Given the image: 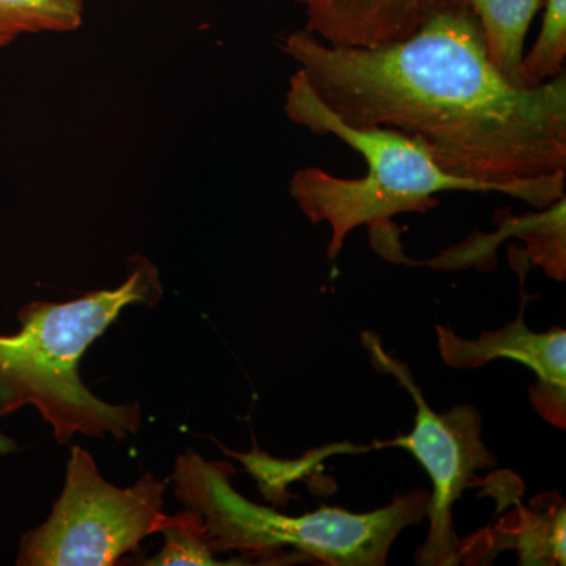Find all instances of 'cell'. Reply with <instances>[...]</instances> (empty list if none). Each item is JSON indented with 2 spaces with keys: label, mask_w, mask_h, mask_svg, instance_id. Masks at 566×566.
Listing matches in <instances>:
<instances>
[{
  "label": "cell",
  "mask_w": 566,
  "mask_h": 566,
  "mask_svg": "<svg viewBox=\"0 0 566 566\" xmlns=\"http://www.w3.org/2000/svg\"><path fill=\"white\" fill-rule=\"evenodd\" d=\"M281 48L348 125L397 129L444 172L539 211L565 197V71L534 88L510 84L465 3L438 0L411 35L379 46H335L301 29Z\"/></svg>",
  "instance_id": "cell-1"
},
{
  "label": "cell",
  "mask_w": 566,
  "mask_h": 566,
  "mask_svg": "<svg viewBox=\"0 0 566 566\" xmlns=\"http://www.w3.org/2000/svg\"><path fill=\"white\" fill-rule=\"evenodd\" d=\"M233 469L191 452L178 458L175 494L202 516L214 553L263 560H304L324 566H382L406 528L428 515L430 493L415 490L368 513L322 506L289 516L245 499L234 490Z\"/></svg>",
  "instance_id": "cell-2"
},
{
  "label": "cell",
  "mask_w": 566,
  "mask_h": 566,
  "mask_svg": "<svg viewBox=\"0 0 566 566\" xmlns=\"http://www.w3.org/2000/svg\"><path fill=\"white\" fill-rule=\"evenodd\" d=\"M159 294L151 266L134 271L122 286L85 294L63 304L22 308L21 331L0 335V415L31 405L51 423L61 444L74 434L117 438L136 433L139 406L99 400L82 382L80 360L123 308Z\"/></svg>",
  "instance_id": "cell-3"
},
{
  "label": "cell",
  "mask_w": 566,
  "mask_h": 566,
  "mask_svg": "<svg viewBox=\"0 0 566 566\" xmlns=\"http://www.w3.org/2000/svg\"><path fill=\"white\" fill-rule=\"evenodd\" d=\"M286 117L318 136H335L367 163L360 178H340L304 167L293 175L290 193L314 223L329 226V260L337 259L354 229L389 226L403 212H427L444 192L501 193L485 182L464 180L444 172L419 142L392 128H357L337 117L315 95L300 70L290 77Z\"/></svg>",
  "instance_id": "cell-4"
},
{
  "label": "cell",
  "mask_w": 566,
  "mask_h": 566,
  "mask_svg": "<svg viewBox=\"0 0 566 566\" xmlns=\"http://www.w3.org/2000/svg\"><path fill=\"white\" fill-rule=\"evenodd\" d=\"M164 490L151 474L125 490L111 485L93 458L74 447L63 493L50 520L22 539L18 565L117 564L142 539L169 526L172 516L164 513Z\"/></svg>",
  "instance_id": "cell-5"
},
{
  "label": "cell",
  "mask_w": 566,
  "mask_h": 566,
  "mask_svg": "<svg viewBox=\"0 0 566 566\" xmlns=\"http://www.w3.org/2000/svg\"><path fill=\"white\" fill-rule=\"evenodd\" d=\"M360 340L370 353L371 364L382 374L392 375L416 403V422L411 433L376 444L408 450L422 464L433 485L427 515L430 528L416 554V564L460 565V538L453 527V505L468 488L474 486L476 472L497 464L482 441V416L468 405L455 406L438 415L424 400L422 389L417 386L409 368L385 352L378 335L364 333Z\"/></svg>",
  "instance_id": "cell-6"
},
{
  "label": "cell",
  "mask_w": 566,
  "mask_h": 566,
  "mask_svg": "<svg viewBox=\"0 0 566 566\" xmlns=\"http://www.w3.org/2000/svg\"><path fill=\"white\" fill-rule=\"evenodd\" d=\"M527 294H521V311L515 322L502 329L482 333L476 338L458 337L450 327L436 326L439 353L457 370L480 368L495 359H512L526 365L536 376L528 390L536 412L558 430L566 427V331L553 327L534 333L526 324Z\"/></svg>",
  "instance_id": "cell-7"
},
{
  "label": "cell",
  "mask_w": 566,
  "mask_h": 566,
  "mask_svg": "<svg viewBox=\"0 0 566 566\" xmlns=\"http://www.w3.org/2000/svg\"><path fill=\"white\" fill-rule=\"evenodd\" d=\"M504 551H515L520 565L566 564V505L558 493H543L531 505L506 513L494 526L460 539L461 564H491Z\"/></svg>",
  "instance_id": "cell-8"
},
{
  "label": "cell",
  "mask_w": 566,
  "mask_h": 566,
  "mask_svg": "<svg viewBox=\"0 0 566 566\" xmlns=\"http://www.w3.org/2000/svg\"><path fill=\"white\" fill-rule=\"evenodd\" d=\"M304 31L335 46L370 48L400 41L419 28L438 0H294Z\"/></svg>",
  "instance_id": "cell-9"
},
{
  "label": "cell",
  "mask_w": 566,
  "mask_h": 566,
  "mask_svg": "<svg viewBox=\"0 0 566 566\" xmlns=\"http://www.w3.org/2000/svg\"><path fill=\"white\" fill-rule=\"evenodd\" d=\"M469 7L482 25L494 69L515 87H523L521 63L531 22L542 0H458Z\"/></svg>",
  "instance_id": "cell-10"
},
{
  "label": "cell",
  "mask_w": 566,
  "mask_h": 566,
  "mask_svg": "<svg viewBox=\"0 0 566 566\" xmlns=\"http://www.w3.org/2000/svg\"><path fill=\"white\" fill-rule=\"evenodd\" d=\"M82 11V0H0V50L31 33L76 31Z\"/></svg>",
  "instance_id": "cell-11"
},
{
  "label": "cell",
  "mask_w": 566,
  "mask_h": 566,
  "mask_svg": "<svg viewBox=\"0 0 566 566\" xmlns=\"http://www.w3.org/2000/svg\"><path fill=\"white\" fill-rule=\"evenodd\" d=\"M566 61V0H546L542 32L521 63L523 87L534 88L564 73Z\"/></svg>",
  "instance_id": "cell-12"
},
{
  "label": "cell",
  "mask_w": 566,
  "mask_h": 566,
  "mask_svg": "<svg viewBox=\"0 0 566 566\" xmlns=\"http://www.w3.org/2000/svg\"><path fill=\"white\" fill-rule=\"evenodd\" d=\"M161 534L166 536L161 553L147 565H226L216 560L202 516L196 510L186 509L180 515L170 517L169 526Z\"/></svg>",
  "instance_id": "cell-13"
}]
</instances>
